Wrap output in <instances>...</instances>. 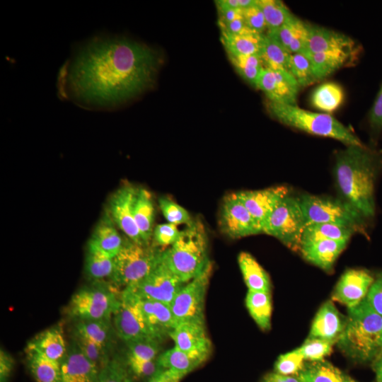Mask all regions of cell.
<instances>
[{"label":"cell","instance_id":"cell-1","mask_svg":"<svg viewBox=\"0 0 382 382\" xmlns=\"http://www.w3.org/2000/svg\"><path fill=\"white\" fill-rule=\"evenodd\" d=\"M161 62L144 42L98 33L74 46L57 76L58 93L86 110H115L154 86Z\"/></svg>","mask_w":382,"mask_h":382},{"label":"cell","instance_id":"cell-2","mask_svg":"<svg viewBox=\"0 0 382 382\" xmlns=\"http://www.w3.org/2000/svg\"><path fill=\"white\" fill-rule=\"evenodd\" d=\"M381 173V150L349 145L335 156L334 176L342 199L366 220L375 215V185Z\"/></svg>","mask_w":382,"mask_h":382},{"label":"cell","instance_id":"cell-3","mask_svg":"<svg viewBox=\"0 0 382 382\" xmlns=\"http://www.w3.org/2000/svg\"><path fill=\"white\" fill-rule=\"evenodd\" d=\"M347 310L346 325L337 346L355 362H373L382 352V316L366 298Z\"/></svg>","mask_w":382,"mask_h":382},{"label":"cell","instance_id":"cell-4","mask_svg":"<svg viewBox=\"0 0 382 382\" xmlns=\"http://www.w3.org/2000/svg\"><path fill=\"white\" fill-rule=\"evenodd\" d=\"M163 260L183 283L202 273L212 263L208 257L207 238L202 224L192 221L181 231L178 239L163 250Z\"/></svg>","mask_w":382,"mask_h":382},{"label":"cell","instance_id":"cell-5","mask_svg":"<svg viewBox=\"0 0 382 382\" xmlns=\"http://www.w3.org/2000/svg\"><path fill=\"white\" fill-rule=\"evenodd\" d=\"M270 115L279 122L311 134L340 141L347 146L362 144L360 139L347 127L330 114L315 112L297 105L267 100Z\"/></svg>","mask_w":382,"mask_h":382},{"label":"cell","instance_id":"cell-6","mask_svg":"<svg viewBox=\"0 0 382 382\" xmlns=\"http://www.w3.org/2000/svg\"><path fill=\"white\" fill-rule=\"evenodd\" d=\"M306 226L332 224L347 227L354 233L367 235V220L342 199L304 194L299 197Z\"/></svg>","mask_w":382,"mask_h":382},{"label":"cell","instance_id":"cell-7","mask_svg":"<svg viewBox=\"0 0 382 382\" xmlns=\"http://www.w3.org/2000/svg\"><path fill=\"white\" fill-rule=\"evenodd\" d=\"M163 250L141 245L126 239L113 257L111 281L124 289L136 284L146 277L161 261Z\"/></svg>","mask_w":382,"mask_h":382},{"label":"cell","instance_id":"cell-8","mask_svg":"<svg viewBox=\"0 0 382 382\" xmlns=\"http://www.w3.org/2000/svg\"><path fill=\"white\" fill-rule=\"evenodd\" d=\"M306 226L299 197L286 196L266 219L262 233L274 237L290 250L300 251Z\"/></svg>","mask_w":382,"mask_h":382},{"label":"cell","instance_id":"cell-9","mask_svg":"<svg viewBox=\"0 0 382 382\" xmlns=\"http://www.w3.org/2000/svg\"><path fill=\"white\" fill-rule=\"evenodd\" d=\"M120 298L109 289L101 286L83 287L71 297L68 312L79 320H110L120 306Z\"/></svg>","mask_w":382,"mask_h":382},{"label":"cell","instance_id":"cell-10","mask_svg":"<svg viewBox=\"0 0 382 382\" xmlns=\"http://www.w3.org/2000/svg\"><path fill=\"white\" fill-rule=\"evenodd\" d=\"M212 270L211 263L193 279L185 283L170 304L176 325L189 320H204V306L209 280Z\"/></svg>","mask_w":382,"mask_h":382},{"label":"cell","instance_id":"cell-11","mask_svg":"<svg viewBox=\"0 0 382 382\" xmlns=\"http://www.w3.org/2000/svg\"><path fill=\"white\" fill-rule=\"evenodd\" d=\"M185 284L170 270L162 256L161 262L146 277L124 290L140 299L156 301L170 305Z\"/></svg>","mask_w":382,"mask_h":382},{"label":"cell","instance_id":"cell-12","mask_svg":"<svg viewBox=\"0 0 382 382\" xmlns=\"http://www.w3.org/2000/svg\"><path fill=\"white\" fill-rule=\"evenodd\" d=\"M221 231L231 238H239L262 233L237 192L226 195L222 202L219 214Z\"/></svg>","mask_w":382,"mask_h":382},{"label":"cell","instance_id":"cell-13","mask_svg":"<svg viewBox=\"0 0 382 382\" xmlns=\"http://www.w3.org/2000/svg\"><path fill=\"white\" fill-rule=\"evenodd\" d=\"M113 315L117 334L125 342L154 337L146 323L139 299L131 293L123 289L120 306Z\"/></svg>","mask_w":382,"mask_h":382},{"label":"cell","instance_id":"cell-14","mask_svg":"<svg viewBox=\"0 0 382 382\" xmlns=\"http://www.w3.org/2000/svg\"><path fill=\"white\" fill-rule=\"evenodd\" d=\"M137 188L126 184L110 196L108 212L120 230L131 241L146 245L141 238L134 217V204Z\"/></svg>","mask_w":382,"mask_h":382},{"label":"cell","instance_id":"cell-15","mask_svg":"<svg viewBox=\"0 0 382 382\" xmlns=\"http://www.w3.org/2000/svg\"><path fill=\"white\" fill-rule=\"evenodd\" d=\"M271 102L297 105L300 86L286 71L264 68L257 81L256 87Z\"/></svg>","mask_w":382,"mask_h":382},{"label":"cell","instance_id":"cell-16","mask_svg":"<svg viewBox=\"0 0 382 382\" xmlns=\"http://www.w3.org/2000/svg\"><path fill=\"white\" fill-rule=\"evenodd\" d=\"M374 278L366 270L349 269L345 271L338 280L333 292L332 300L347 308L355 306L367 295Z\"/></svg>","mask_w":382,"mask_h":382},{"label":"cell","instance_id":"cell-17","mask_svg":"<svg viewBox=\"0 0 382 382\" xmlns=\"http://www.w3.org/2000/svg\"><path fill=\"white\" fill-rule=\"evenodd\" d=\"M237 195L262 231L266 219L282 199L289 195V190L286 186L279 185L262 190L240 191L237 192Z\"/></svg>","mask_w":382,"mask_h":382},{"label":"cell","instance_id":"cell-18","mask_svg":"<svg viewBox=\"0 0 382 382\" xmlns=\"http://www.w3.org/2000/svg\"><path fill=\"white\" fill-rule=\"evenodd\" d=\"M332 50H358L356 42L345 34L308 23V35L303 53L313 54Z\"/></svg>","mask_w":382,"mask_h":382},{"label":"cell","instance_id":"cell-19","mask_svg":"<svg viewBox=\"0 0 382 382\" xmlns=\"http://www.w3.org/2000/svg\"><path fill=\"white\" fill-rule=\"evenodd\" d=\"M169 336L176 348L186 352L210 354L212 344L207 335L204 320H189L178 323Z\"/></svg>","mask_w":382,"mask_h":382},{"label":"cell","instance_id":"cell-20","mask_svg":"<svg viewBox=\"0 0 382 382\" xmlns=\"http://www.w3.org/2000/svg\"><path fill=\"white\" fill-rule=\"evenodd\" d=\"M346 322L347 317L338 311L332 301H327L316 313L308 337L337 343L345 330Z\"/></svg>","mask_w":382,"mask_h":382},{"label":"cell","instance_id":"cell-21","mask_svg":"<svg viewBox=\"0 0 382 382\" xmlns=\"http://www.w3.org/2000/svg\"><path fill=\"white\" fill-rule=\"evenodd\" d=\"M100 370L75 344L61 361V382H97Z\"/></svg>","mask_w":382,"mask_h":382},{"label":"cell","instance_id":"cell-22","mask_svg":"<svg viewBox=\"0 0 382 382\" xmlns=\"http://www.w3.org/2000/svg\"><path fill=\"white\" fill-rule=\"evenodd\" d=\"M347 243V241H316L301 244L300 252L308 262L329 272Z\"/></svg>","mask_w":382,"mask_h":382},{"label":"cell","instance_id":"cell-23","mask_svg":"<svg viewBox=\"0 0 382 382\" xmlns=\"http://www.w3.org/2000/svg\"><path fill=\"white\" fill-rule=\"evenodd\" d=\"M139 300L152 335L161 341L163 337L170 335L176 325L170 305L152 300Z\"/></svg>","mask_w":382,"mask_h":382},{"label":"cell","instance_id":"cell-24","mask_svg":"<svg viewBox=\"0 0 382 382\" xmlns=\"http://www.w3.org/2000/svg\"><path fill=\"white\" fill-rule=\"evenodd\" d=\"M26 349L33 350L48 359L59 362L68 352L60 326H54L37 334L28 343Z\"/></svg>","mask_w":382,"mask_h":382},{"label":"cell","instance_id":"cell-25","mask_svg":"<svg viewBox=\"0 0 382 382\" xmlns=\"http://www.w3.org/2000/svg\"><path fill=\"white\" fill-rule=\"evenodd\" d=\"M266 34L275 40L290 54L303 52L307 35L308 23L294 15L285 24Z\"/></svg>","mask_w":382,"mask_h":382},{"label":"cell","instance_id":"cell-26","mask_svg":"<svg viewBox=\"0 0 382 382\" xmlns=\"http://www.w3.org/2000/svg\"><path fill=\"white\" fill-rule=\"evenodd\" d=\"M306 54L311 62L318 81H320L350 64L356 59L358 50H332Z\"/></svg>","mask_w":382,"mask_h":382},{"label":"cell","instance_id":"cell-27","mask_svg":"<svg viewBox=\"0 0 382 382\" xmlns=\"http://www.w3.org/2000/svg\"><path fill=\"white\" fill-rule=\"evenodd\" d=\"M209 354L186 352L173 347L161 354L156 361L161 369H170L187 375L202 364Z\"/></svg>","mask_w":382,"mask_h":382},{"label":"cell","instance_id":"cell-28","mask_svg":"<svg viewBox=\"0 0 382 382\" xmlns=\"http://www.w3.org/2000/svg\"><path fill=\"white\" fill-rule=\"evenodd\" d=\"M90 241L112 258L121 250L124 241L108 211L96 224Z\"/></svg>","mask_w":382,"mask_h":382},{"label":"cell","instance_id":"cell-29","mask_svg":"<svg viewBox=\"0 0 382 382\" xmlns=\"http://www.w3.org/2000/svg\"><path fill=\"white\" fill-rule=\"evenodd\" d=\"M134 217L142 240L149 245L153 236L154 206L151 193L146 189L137 188L134 204Z\"/></svg>","mask_w":382,"mask_h":382},{"label":"cell","instance_id":"cell-30","mask_svg":"<svg viewBox=\"0 0 382 382\" xmlns=\"http://www.w3.org/2000/svg\"><path fill=\"white\" fill-rule=\"evenodd\" d=\"M264 35L255 31L239 35L221 32V40L228 56L260 55Z\"/></svg>","mask_w":382,"mask_h":382},{"label":"cell","instance_id":"cell-31","mask_svg":"<svg viewBox=\"0 0 382 382\" xmlns=\"http://www.w3.org/2000/svg\"><path fill=\"white\" fill-rule=\"evenodd\" d=\"M238 262L248 290L270 292V277L254 257L242 252L238 257Z\"/></svg>","mask_w":382,"mask_h":382},{"label":"cell","instance_id":"cell-32","mask_svg":"<svg viewBox=\"0 0 382 382\" xmlns=\"http://www.w3.org/2000/svg\"><path fill=\"white\" fill-rule=\"evenodd\" d=\"M296 376L301 382H346L349 378L338 368L324 359L305 363Z\"/></svg>","mask_w":382,"mask_h":382},{"label":"cell","instance_id":"cell-33","mask_svg":"<svg viewBox=\"0 0 382 382\" xmlns=\"http://www.w3.org/2000/svg\"><path fill=\"white\" fill-rule=\"evenodd\" d=\"M344 99L345 92L339 83L325 82L313 91L311 103L316 109L329 114L338 109Z\"/></svg>","mask_w":382,"mask_h":382},{"label":"cell","instance_id":"cell-34","mask_svg":"<svg viewBox=\"0 0 382 382\" xmlns=\"http://www.w3.org/2000/svg\"><path fill=\"white\" fill-rule=\"evenodd\" d=\"M245 305L258 327L262 330H268L271 327L272 316L270 292L248 290Z\"/></svg>","mask_w":382,"mask_h":382},{"label":"cell","instance_id":"cell-35","mask_svg":"<svg viewBox=\"0 0 382 382\" xmlns=\"http://www.w3.org/2000/svg\"><path fill=\"white\" fill-rule=\"evenodd\" d=\"M28 365L37 382H61V362L25 349Z\"/></svg>","mask_w":382,"mask_h":382},{"label":"cell","instance_id":"cell-36","mask_svg":"<svg viewBox=\"0 0 382 382\" xmlns=\"http://www.w3.org/2000/svg\"><path fill=\"white\" fill-rule=\"evenodd\" d=\"M113 267V258L89 241L85 262V270L88 277L93 280L110 277Z\"/></svg>","mask_w":382,"mask_h":382},{"label":"cell","instance_id":"cell-37","mask_svg":"<svg viewBox=\"0 0 382 382\" xmlns=\"http://www.w3.org/2000/svg\"><path fill=\"white\" fill-rule=\"evenodd\" d=\"M354 233H355L352 229L337 224H311L306 226L301 238V244L320 240L349 241Z\"/></svg>","mask_w":382,"mask_h":382},{"label":"cell","instance_id":"cell-38","mask_svg":"<svg viewBox=\"0 0 382 382\" xmlns=\"http://www.w3.org/2000/svg\"><path fill=\"white\" fill-rule=\"evenodd\" d=\"M290 53L272 37L265 33L260 57L265 68L289 72Z\"/></svg>","mask_w":382,"mask_h":382},{"label":"cell","instance_id":"cell-39","mask_svg":"<svg viewBox=\"0 0 382 382\" xmlns=\"http://www.w3.org/2000/svg\"><path fill=\"white\" fill-rule=\"evenodd\" d=\"M257 4L265 16L267 31L278 29L294 16L289 8L279 0H257Z\"/></svg>","mask_w":382,"mask_h":382},{"label":"cell","instance_id":"cell-40","mask_svg":"<svg viewBox=\"0 0 382 382\" xmlns=\"http://www.w3.org/2000/svg\"><path fill=\"white\" fill-rule=\"evenodd\" d=\"M238 74L248 83L256 87L258 77L265 68L260 54L228 56Z\"/></svg>","mask_w":382,"mask_h":382},{"label":"cell","instance_id":"cell-41","mask_svg":"<svg viewBox=\"0 0 382 382\" xmlns=\"http://www.w3.org/2000/svg\"><path fill=\"white\" fill-rule=\"evenodd\" d=\"M289 72L300 88L306 87L318 81L311 62L307 54L303 52L290 54Z\"/></svg>","mask_w":382,"mask_h":382},{"label":"cell","instance_id":"cell-42","mask_svg":"<svg viewBox=\"0 0 382 382\" xmlns=\"http://www.w3.org/2000/svg\"><path fill=\"white\" fill-rule=\"evenodd\" d=\"M110 320H79L76 332L93 340L107 350L110 340Z\"/></svg>","mask_w":382,"mask_h":382},{"label":"cell","instance_id":"cell-43","mask_svg":"<svg viewBox=\"0 0 382 382\" xmlns=\"http://www.w3.org/2000/svg\"><path fill=\"white\" fill-rule=\"evenodd\" d=\"M160 340L153 337H146L126 342L127 355L146 360H156L160 351Z\"/></svg>","mask_w":382,"mask_h":382},{"label":"cell","instance_id":"cell-44","mask_svg":"<svg viewBox=\"0 0 382 382\" xmlns=\"http://www.w3.org/2000/svg\"><path fill=\"white\" fill-rule=\"evenodd\" d=\"M335 343L333 341L308 337L299 348L305 361H316L323 360L329 355Z\"/></svg>","mask_w":382,"mask_h":382},{"label":"cell","instance_id":"cell-45","mask_svg":"<svg viewBox=\"0 0 382 382\" xmlns=\"http://www.w3.org/2000/svg\"><path fill=\"white\" fill-rule=\"evenodd\" d=\"M131 374L125 362L109 359L100 369L97 382H133Z\"/></svg>","mask_w":382,"mask_h":382},{"label":"cell","instance_id":"cell-46","mask_svg":"<svg viewBox=\"0 0 382 382\" xmlns=\"http://www.w3.org/2000/svg\"><path fill=\"white\" fill-rule=\"evenodd\" d=\"M74 334L76 345L83 354L100 369L109 360L106 356V349L82 334L76 331Z\"/></svg>","mask_w":382,"mask_h":382},{"label":"cell","instance_id":"cell-47","mask_svg":"<svg viewBox=\"0 0 382 382\" xmlns=\"http://www.w3.org/2000/svg\"><path fill=\"white\" fill-rule=\"evenodd\" d=\"M299 348L281 354L274 364V372L285 376H296L304 366Z\"/></svg>","mask_w":382,"mask_h":382},{"label":"cell","instance_id":"cell-48","mask_svg":"<svg viewBox=\"0 0 382 382\" xmlns=\"http://www.w3.org/2000/svg\"><path fill=\"white\" fill-rule=\"evenodd\" d=\"M159 207L168 223L174 225H189L192 220L189 212L173 200L161 197L158 199Z\"/></svg>","mask_w":382,"mask_h":382},{"label":"cell","instance_id":"cell-49","mask_svg":"<svg viewBox=\"0 0 382 382\" xmlns=\"http://www.w3.org/2000/svg\"><path fill=\"white\" fill-rule=\"evenodd\" d=\"M129 370L139 378H151L161 368L156 360H146L127 355L125 361Z\"/></svg>","mask_w":382,"mask_h":382},{"label":"cell","instance_id":"cell-50","mask_svg":"<svg viewBox=\"0 0 382 382\" xmlns=\"http://www.w3.org/2000/svg\"><path fill=\"white\" fill-rule=\"evenodd\" d=\"M181 231L178 226L170 223L157 225L153 231L156 244L161 247L171 246L179 238Z\"/></svg>","mask_w":382,"mask_h":382},{"label":"cell","instance_id":"cell-51","mask_svg":"<svg viewBox=\"0 0 382 382\" xmlns=\"http://www.w3.org/2000/svg\"><path fill=\"white\" fill-rule=\"evenodd\" d=\"M243 18L246 25L253 31L265 34L264 31L267 30L263 13L256 2L242 11Z\"/></svg>","mask_w":382,"mask_h":382},{"label":"cell","instance_id":"cell-52","mask_svg":"<svg viewBox=\"0 0 382 382\" xmlns=\"http://www.w3.org/2000/svg\"><path fill=\"white\" fill-rule=\"evenodd\" d=\"M366 299L371 307L382 316V274L374 279Z\"/></svg>","mask_w":382,"mask_h":382},{"label":"cell","instance_id":"cell-53","mask_svg":"<svg viewBox=\"0 0 382 382\" xmlns=\"http://www.w3.org/2000/svg\"><path fill=\"white\" fill-rule=\"evenodd\" d=\"M369 121L374 133L382 131V86L370 110Z\"/></svg>","mask_w":382,"mask_h":382},{"label":"cell","instance_id":"cell-54","mask_svg":"<svg viewBox=\"0 0 382 382\" xmlns=\"http://www.w3.org/2000/svg\"><path fill=\"white\" fill-rule=\"evenodd\" d=\"M218 25L221 32L232 35H239L253 31L246 25L243 18L226 23L218 21Z\"/></svg>","mask_w":382,"mask_h":382},{"label":"cell","instance_id":"cell-55","mask_svg":"<svg viewBox=\"0 0 382 382\" xmlns=\"http://www.w3.org/2000/svg\"><path fill=\"white\" fill-rule=\"evenodd\" d=\"M185 376L170 369H161L147 382H180Z\"/></svg>","mask_w":382,"mask_h":382},{"label":"cell","instance_id":"cell-56","mask_svg":"<svg viewBox=\"0 0 382 382\" xmlns=\"http://www.w3.org/2000/svg\"><path fill=\"white\" fill-rule=\"evenodd\" d=\"M14 361L12 357L6 352L1 350L0 354V382H8L12 369L13 368Z\"/></svg>","mask_w":382,"mask_h":382},{"label":"cell","instance_id":"cell-57","mask_svg":"<svg viewBox=\"0 0 382 382\" xmlns=\"http://www.w3.org/2000/svg\"><path fill=\"white\" fill-rule=\"evenodd\" d=\"M256 2V0H219L215 1V4L228 8L243 10Z\"/></svg>","mask_w":382,"mask_h":382},{"label":"cell","instance_id":"cell-58","mask_svg":"<svg viewBox=\"0 0 382 382\" xmlns=\"http://www.w3.org/2000/svg\"><path fill=\"white\" fill-rule=\"evenodd\" d=\"M262 382H301L297 376H285L276 372L267 374Z\"/></svg>","mask_w":382,"mask_h":382},{"label":"cell","instance_id":"cell-59","mask_svg":"<svg viewBox=\"0 0 382 382\" xmlns=\"http://www.w3.org/2000/svg\"><path fill=\"white\" fill-rule=\"evenodd\" d=\"M373 369L376 382H382V352L374 360Z\"/></svg>","mask_w":382,"mask_h":382},{"label":"cell","instance_id":"cell-60","mask_svg":"<svg viewBox=\"0 0 382 382\" xmlns=\"http://www.w3.org/2000/svg\"><path fill=\"white\" fill-rule=\"evenodd\" d=\"M346 382H357V381H354V380L349 378L348 380Z\"/></svg>","mask_w":382,"mask_h":382}]
</instances>
